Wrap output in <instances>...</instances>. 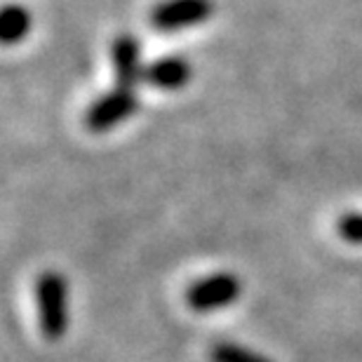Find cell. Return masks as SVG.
<instances>
[{
    "label": "cell",
    "mask_w": 362,
    "mask_h": 362,
    "mask_svg": "<svg viewBox=\"0 0 362 362\" xmlns=\"http://www.w3.org/2000/svg\"><path fill=\"white\" fill-rule=\"evenodd\" d=\"M38 325L47 341H59L69 329V282L59 271H45L38 275L33 287Z\"/></svg>",
    "instance_id": "1"
},
{
    "label": "cell",
    "mask_w": 362,
    "mask_h": 362,
    "mask_svg": "<svg viewBox=\"0 0 362 362\" xmlns=\"http://www.w3.org/2000/svg\"><path fill=\"white\" fill-rule=\"evenodd\" d=\"M243 292V282L235 273L216 271L202 275L186 289V306L195 313H212L233 306Z\"/></svg>",
    "instance_id": "2"
},
{
    "label": "cell",
    "mask_w": 362,
    "mask_h": 362,
    "mask_svg": "<svg viewBox=\"0 0 362 362\" xmlns=\"http://www.w3.org/2000/svg\"><path fill=\"white\" fill-rule=\"evenodd\" d=\"M136 108H139L136 90L113 88L111 92L101 94L97 101L90 104V108L85 111V127L97 134L111 132L113 127H118L132 118Z\"/></svg>",
    "instance_id": "3"
},
{
    "label": "cell",
    "mask_w": 362,
    "mask_h": 362,
    "mask_svg": "<svg viewBox=\"0 0 362 362\" xmlns=\"http://www.w3.org/2000/svg\"><path fill=\"white\" fill-rule=\"evenodd\" d=\"M212 0H160L148 12V24L160 33H172L202 24L212 17Z\"/></svg>",
    "instance_id": "4"
},
{
    "label": "cell",
    "mask_w": 362,
    "mask_h": 362,
    "mask_svg": "<svg viewBox=\"0 0 362 362\" xmlns=\"http://www.w3.org/2000/svg\"><path fill=\"white\" fill-rule=\"evenodd\" d=\"M111 64L115 88L136 90L144 83L146 66L141 62V42L134 33H118L111 42Z\"/></svg>",
    "instance_id": "5"
},
{
    "label": "cell",
    "mask_w": 362,
    "mask_h": 362,
    "mask_svg": "<svg viewBox=\"0 0 362 362\" xmlns=\"http://www.w3.org/2000/svg\"><path fill=\"white\" fill-rule=\"evenodd\" d=\"M188 81H191V64L177 54H168L151 62L146 66V74H144V83L165 92L181 90Z\"/></svg>",
    "instance_id": "6"
},
{
    "label": "cell",
    "mask_w": 362,
    "mask_h": 362,
    "mask_svg": "<svg viewBox=\"0 0 362 362\" xmlns=\"http://www.w3.org/2000/svg\"><path fill=\"white\" fill-rule=\"evenodd\" d=\"M28 31H31V12L17 3L7 5L3 10V17H0V38H3L5 45L21 42Z\"/></svg>",
    "instance_id": "7"
},
{
    "label": "cell",
    "mask_w": 362,
    "mask_h": 362,
    "mask_svg": "<svg viewBox=\"0 0 362 362\" xmlns=\"http://www.w3.org/2000/svg\"><path fill=\"white\" fill-rule=\"evenodd\" d=\"M209 362H273L269 356L233 341H216L209 349Z\"/></svg>",
    "instance_id": "8"
},
{
    "label": "cell",
    "mask_w": 362,
    "mask_h": 362,
    "mask_svg": "<svg viewBox=\"0 0 362 362\" xmlns=\"http://www.w3.org/2000/svg\"><path fill=\"white\" fill-rule=\"evenodd\" d=\"M337 233L349 245H362V212H346L339 216Z\"/></svg>",
    "instance_id": "9"
}]
</instances>
